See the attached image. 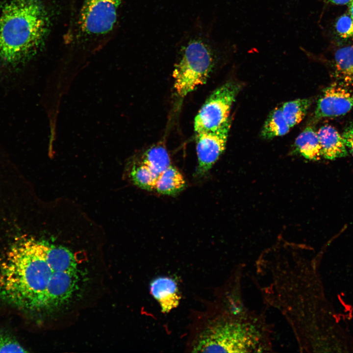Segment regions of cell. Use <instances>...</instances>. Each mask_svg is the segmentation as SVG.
<instances>
[{
	"label": "cell",
	"instance_id": "cell-14",
	"mask_svg": "<svg viewBox=\"0 0 353 353\" xmlns=\"http://www.w3.org/2000/svg\"><path fill=\"white\" fill-rule=\"evenodd\" d=\"M140 161L146 165L157 176L171 165L169 153L162 145H154L146 151Z\"/></svg>",
	"mask_w": 353,
	"mask_h": 353
},
{
	"label": "cell",
	"instance_id": "cell-8",
	"mask_svg": "<svg viewBox=\"0 0 353 353\" xmlns=\"http://www.w3.org/2000/svg\"><path fill=\"white\" fill-rule=\"evenodd\" d=\"M353 109V88L337 82L326 87L317 101V119L345 115Z\"/></svg>",
	"mask_w": 353,
	"mask_h": 353
},
{
	"label": "cell",
	"instance_id": "cell-15",
	"mask_svg": "<svg viewBox=\"0 0 353 353\" xmlns=\"http://www.w3.org/2000/svg\"><path fill=\"white\" fill-rule=\"evenodd\" d=\"M291 127L286 121L281 107L274 109L268 116L261 131L264 139H271L287 134Z\"/></svg>",
	"mask_w": 353,
	"mask_h": 353
},
{
	"label": "cell",
	"instance_id": "cell-3",
	"mask_svg": "<svg viewBox=\"0 0 353 353\" xmlns=\"http://www.w3.org/2000/svg\"><path fill=\"white\" fill-rule=\"evenodd\" d=\"M51 19L41 0H6L0 11V65L16 67L44 46Z\"/></svg>",
	"mask_w": 353,
	"mask_h": 353
},
{
	"label": "cell",
	"instance_id": "cell-21",
	"mask_svg": "<svg viewBox=\"0 0 353 353\" xmlns=\"http://www.w3.org/2000/svg\"><path fill=\"white\" fill-rule=\"evenodd\" d=\"M329 2L336 5H349L353 0H328Z\"/></svg>",
	"mask_w": 353,
	"mask_h": 353
},
{
	"label": "cell",
	"instance_id": "cell-1",
	"mask_svg": "<svg viewBox=\"0 0 353 353\" xmlns=\"http://www.w3.org/2000/svg\"><path fill=\"white\" fill-rule=\"evenodd\" d=\"M45 244L32 237L21 239L0 263V296L21 309L50 312L52 292L68 272L51 266Z\"/></svg>",
	"mask_w": 353,
	"mask_h": 353
},
{
	"label": "cell",
	"instance_id": "cell-16",
	"mask_svg": "<svg viewBox=\"0 0 353 353\" xmlns=\"http://www.w3.org/2000/svg\"><path fill=\"white\" fill-rule=\"evenodd\" d=\"M311 102L309 99H298L287 101L282 105L283 115L291 128L303 119Z\"/></svg>",
	"mask_w": 353,
	"mask_h": 353
},
{
	"label": "cell",
	"instance_id": "cell-5",
	"mask_svg": "<svg viewBox=\"0 0 353 353\" xmlns=\"http://www.w3.org/2000/svg\"><path fill=\"white\" fill-rule=\"evenodd\" d=\"M242 85L227 82L215 90L208 97L194 120L196 132L215 129L229 119L232 105Z\"/></svg>",
	"mask_w": 353,
	"mask_h": 353
},
{
	"label": "cell",
	"instance_id": "cell-10",
	"mask_svg": "<svg viewBox=\"0 0 353 353\" xmlns=\"http://www.w3.org/2000/svg\"><path fill=\"white\" fill-rule=\"evenodd\" d=\"M322 156L333 160L348 155L347 148L344 139L332 126L326 125L317 131Z\"/></svg>",
	"mask_w": 353,
	"mask_h": 353
},
{
	"label": "cell",
	"instance_id": "cell-11",
	"mask_svg": "<svg viewBox=\"0 0 353 353\" xmlns=\"http://www.w3.org/2000/svg\"><path fill=\"white\" fill-rule=\"evenodd\" d=\"M333 70L336 82L353 88V46H344L336 51Z\"/></svg>",
	"mask_w": 353,
	"mask_h": 353
},
{
	"label": "cell",
	"instance_id": "cell-19",
	"mask_svg": "<svg viewBox=\"0 0 353 353\" xmlns=\"http://www.w3.org/2000/svg\"><path fill=\"white\" fill-rule=\"evenodd\" d=\"M27 351L10 334L0 330V353H26Z\"/></svg>",
	"mask_w": 353,
	"mask_h": 353
},
{
	"label": "cell",
	"instance_id": "cell-6",
	"mask_svg": "<svg viewBox=\"0 0 353 353\" xmlns=\"http://www.w3.org/2000/svg\"><path fill=\"white\" fill-rule=\"evenodd\" d=\"M122 0H84L78 24L81 31L91 36L104 35L113 28Z\"/></svg>",
	"mask_w": 353,
	"mask_h": 353
},
{
	"label": "cell",
	"instance_id": "cell-2",
	"mask_svg": "<svg viewBox=\"0 0 353 353\" xmlns=\"http://www.w3.org/2000/svg\"><path fill=\"white\" fill-rule=\"evenodd\" d=\"M239 288L228 290L224 305L200 323L190 342L194 353L271 352V326L263 314L247 309Z\"/></svg>",
	"mask_w": 353,
	"mask_h": 353
},
{
	"label": "cell",
	"instance_id": "cell-7",
	"mask_svg": "<svg viewBox=\"0 0 353 353\" xmlns=\"http://www.w3.org/2000/svg\"><path fill=\"white\" fill-rule=\"evenodd\" d=\"M231 123L229 118L215 129L196 132L197 176L207 174L225 150Z\"/></svg>",
	"mask_w": 353,
	"mask_h": 353
},
{
	"label": "cell",
	"instance_id": "cell-9",
	"mask_svg": "<svg viewBox=\"0 0 353 353\" xmlns=\"http://www.w3.org/2000/svg\"><path fill=\"white\" fill-rule=\"evenodd\" d=\"M150 290L163 313L169 312L179 303L180 295L177 283L171 277H160L153 279L150 284Z\"/></svg>",
	"mask_w": 353,
	"mask_h": 353
},
{
	"label": "cell",
	"instance_id": "cell-22",
	"mask_svg": "<svg viewBox=\"0 0 353 353\" xmlns=\"http://www.w3.org/2000/svg\"><path fill=\"white\" fill-rule=\"evenodd\" d=\"M349 13L353 18V1L349 4Z\"/></svg>",
	"mask_w": 353,
	"mask_h": 353
},
{
	"label": "cell",
	"instance_id": "cell-20",
	"mask_svg": "<svg viewBox=\"0 0 353 353\" xmlns=\"http://www.w3.org/2000/svg\"><path fill=\"white\" fill-rule=\"evenodd\" d=\"M342 136L347 149L353 155V123H351L346 127Z\"/></svg>",
	"mask_w": 353,
	"mask_h": 353
},
{
	"label": "cell",
	"instance_id": "cell-18",
	"mask_svg": "<svg viewBox=\"0 0 353 353\" xmlns=\"http://www.w3.org/2000/svg\"><path fill=\"white\" fill-rule=\"evenodd\" d=\"M335 29L342 39L353 38V18L349 13L344 14L337 19L335 24Z\"/></svg>",
	"mask_w": 353,
	"mask_h": 353
},
{
	"label": "cell",
	"instance_id": "cell-4",
	"mask_svg": "<svg viewBox=\"0 0 353 353\" xmlns=\"http://www.w3.org/2000/svg\"><path fill=\"white\" fill-rule=\"evenodd\" d=\"M214 64L213 52L207 44L200 39L189 42L183 48L173 72L177 94L184 97L205 83Z\"/></svg>",
	"mask_w": 353,
	"mask_h": 353
},
{
	"label": "cell",
	"instance_id": "cell-17",
	"mask_svg": "<svg viewBox=\"0 0 353 353\" xmlns=\"http://www.w3.org/2000/svg\"><path fill=\"white\" fill-rule=\"evenodd\" d=\"M128 176L137 187L146 190H154L157 176L141 161L133 163L128 171Z\"/></svg>",
	"mask_w": 353,
	"mask_h": 353
},
{
	"label": "cell",
	"instance_id": "cell-12",
	"mask_svg": "<svg viewBox=\"0 0 353 353\" xmlns=\"http://www.w3.org/2000/svg\"><path fill=\"white\" fill-rule=\"evenodd\" d=\"M295 147L297 151L306 159L318 160L322 156L317 132L311 126L306 127L298 136Z\"/></svg>",
	"mask_w": 353,
	"mask_h": 353
},
{
	"label": "cell",
	"instance_id": "cell-13",
	"mask_svg": "<svg viewBox=\"0 0 353 353\" xmlns=\"http://www.w3.org/2000/svg\"><path fill=\"white\" fill-rule=\"evenodd\" d=\"M185 184L182 174L171 165L157 176L154 190L163 195H174L183 189Z\"/></svg>",
	"mask_w": 353,
	"mask_h": 353
}]
</instances>
